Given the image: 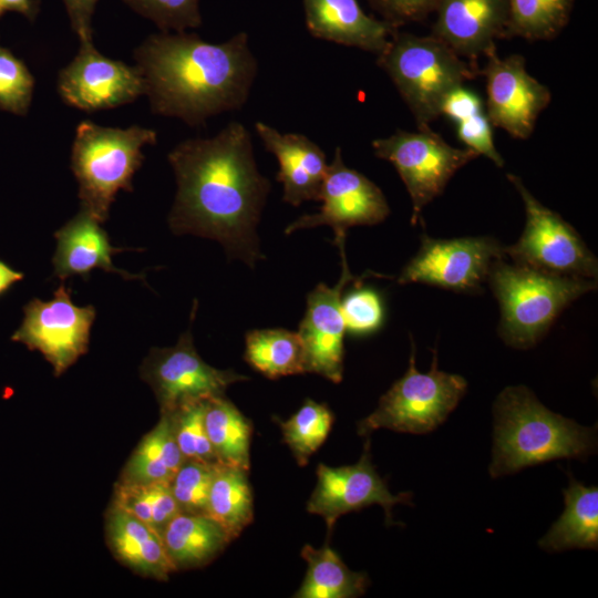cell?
Returning a JSON list of instances; mask_svg holds the SVG:
<instances>
[{"label":"cell","instance_id":"obj_1","mask_svg":"<svg viewBox=\"0 0 598 598\" xmlns=\"http://www.w3.org/2000/svg\"><path fill=\"white\" fill-rule=\"evenodd\" d=\"M168 162L177 183L173 233L215 239L229 258L254 268L262 259L257 226L270 182L258 171L248 128L233 121L213 137L185 140Z\"/></svg>","mask_w":598,"mask_h":598},{"label":"cell","instance_id":"obj_2","mask_svg":"<svg viewBox=\"0 0 598 598\" xmlns=\"http://www.w3.org/2000/svg\"><path fill=\"white\" fill-rule=\"evenodd\" d=\"M135 60L153 113L190 126L241 109L258 71L244 31L221 43L186 31L152 34L135 50Z\"/></svg>","mask_w":598,"mask_h":598},{"label":"cell","instance_id":"obj_3","mask_svg":"<svg viewBox=\"0 0 598 598\" xmlns=\"http://www.w3.org/2000/svg\"><path fill=\"white\" fill-rule=\"evenodd\" d=\"M493 477L556 458L585 460L592 453V429L545 408L524 385L508 386L494 404Z\"/></svg>","mask_w":598,"mask_h":598},{"label":"cell","instance_id":"obj_4","mask_svg":"<svg viewBox=\"0 0 598 598\" xmlns=\"http://www.w3.org/2000/svg\"><path fill=\"white\" fill-rule=\"evenodd\" d=\"M488 285L501 308L498 333L517 349L535 346L560 312L596 289L595 279L556 275L496 259Z\"/></svg>","mask_w":598,"mask_h":598},{"label":"cell","instance_id":"obj_5","mask_svg":"<svg viewBox=\"0 0 598 598\" xmlns=\"http://www.w3.org/2000/svg\"><path fill=\"white\" fill-rule=\"evenodd\" d=\"M156 141L155 131L138 125L120 128L80 123L71 167L79 183L81 209L104 223L117 192L133 190L132 178L144 159L142 148Z\"/></svg>","mask_w":598,"mask_h":598},{"label":"cell","instance_id":"obj_6","mask_svg":"<svg viewBox=\"0 0 598 598\" xmlns=\"http://www.w3.org/2000/svg\"><path fill=\"white\" fill-rule=\"evenodd\" d=\"M383 69L412 112L417 128L441 116L446 96L478 74L477 65L433 35L396 33L378 55Z\"/></svg>","mask_w":598,"mask_h":598},{"label":"cell","instance_id":"obj_7","mask_svg":"<svg viewBox=\"0 0 598 598\" xmlns=\"http://www.w3.org/2000/svg\"><path fill=\"white\" fill-rule=\"evenodd\" d=\"M410 365L404 375L380 398L378 408L358 423V434L369 435L378 429L424 434L436 429L455 409L467 383L457 374L437 369L436 352L431 370L415 367V344L411 338Z\"/></svg>","mask_w":598,"mask_h":598},{"label":"cell","instance_id":"obj_8","mask_svg":"<svg viewBox=\"0 0 598 598\" xmlns=\"http://www.w3.org/2000/svg\"><path fill=\"white\" fill-rule=\"evenodd\" d=\"M377 157L390 162L400 175L412 202L411 223L441 195L453 175L478 155L468 148L446 143L430 126L416 132L396 130L372 142Z\"/></svg>","mask_w":598,"mask_h":598},{"label":"cell","instance_id":"obj_9","mask_svg":"<svg viewBox=\"0 0 598 598\" xmlns=\"http://www.w3.org/2000/svg\"><path fill=\"white\" fill-rule=\"evenodd\" d=\"M507 178L522 197L526 220L522 236L504 247V254L517 265L596 280L597 258L575 228L538 202L518 176L507 174Z\"/></svg>","mask_w":598,"mask_h":598},{"label":"cell","instance_id":"obj_10","mask_svg":"<svg viewBox=\"0 0 598 598\" xmlns=\"http://www.w3.org/2000/svg\"><path fill=\"white\" fill-rule=\"evenodd\" d=\"M23 312V320L11 339L39 351L52 365L55 377L86 353L95 308L74 305L70 289L63 283L51 300L35 298L24 306Z\"/></svg>","mask_w":598,"mask_h":598},{"label":"cell","instance_id":"obj_11","mask_svg":"<svg viewBox=\"0 0 598 598\" xmlns=\"http://www.w3.org/2000/svg\"><path fill=\"white\" fill-rule=\"evenodd\" d=\"M346 235L336 234L333 243L341 257V276L333 287L318 283L307 296V309L299 323L298 334L303 348L305 372L319 374L334 383L342 380L346 324L341 309L344 289L361 282L375 272L355 277L346 256Z\"/></svg>","mask_w":598,"mask_h":598},{"label":"cell","instance_id":"obj_12","mask_svg":"<svg viewBox=\"0 0 598 598\" xmlns=\"http://www.w3.org/2000/svg\"><path fill=\"white\" fill-rule=\"evenodd\" d=\"M142 379L152 388L161 413L179 405L225 393L248 377L207 364L197 353L190 327L168 348H153L141 367Z\"/></svg>","mask_w":598,"mask_h":598},{"label":"cell","instance_id":"obj_13","mask_svg":"<svg viewBox=\"0 0 598 598\" xmlns=\"http://www.w3.org/2000/svg\"><path fill=\"white\" fill-rule=\"evenodd\" d=\"M492 237L435 239L422 236L416 255L404 266L398 282H417L456 292H478L492 264L504 256Z\"/></svg>","mask_w":598,"mask_h":598},{"label":"cell","instance_id":"obj_14","mask_svg":"<svg viewBox=\"0 0 598 598\" xmlns=\"http://www.w3.org/2000/svg\"><path fill=\"white\" fill-rule=\"evenodd\" d=\"M485 56L486 64L478 73L486 81L487 117L512 137L528 138L550 103L549 89L527 72L523 55L502 58L494 48Z\"/></svg>","mask_w":598,"mask_h":598},{"label":"cell","instance_id":"obj_15","mask_svg":"<svg viewBox=\"0 0 598 598\" xmlns=\"http://www.w3.org/2000/svg\"><path fill=\"white\" fill-rule=\"evenodd\" d=\"M319 202L322 206L318 213L298 217L287 226L285 234L322 225L330 226L334 235L347 234L350 227L377 225L390 214L383 192L362 173L344 164L339 146L328 164Z\"/></svg>","mask_w":598,"mask_h":598},{"label":"cell","instance_id":"obj_16","mask_svg":"<svg viewBox=\"0 0 598 598\" xmlns=\"http://www.w3.org/2000/svg\"><path fill=\"white\" fill-rule=\"evenodd\" d=\"M59 94L70 106L85 112L117 107L145 94L137 65L102 55L93 42H81L79 53L58 78Z\"/></svg>","mask_w":598,"mask_h":598},{"label":"cell","instance_id":"obj_17","mask_svg":"<svg viewBox=\"0 0 598 598\" xmlns=\"http://www.w3.org/2000/svg\"><path fill=\"white\" fill-rule=\"evenodd\" d=\"M411 498L409 492L398 495L390 493L371 462L368 439L358 463L340 467L319 464L317 484L307 503V511L320 515L330 534L340 516L373 504L383 507L386 524H392V507L400 503L412 505Z\"/></svg>","mask_w":598,"mask_h":598},{"label":"cell","instance_id":"obj_18","mask_svg":"<svg viewBox=\"0 0 598 598\" xmlns=\"http://www.w3.org/2000/svg\"><path fill=\"white\" fill-rule=\"evenodd\" d=\"M431 35L474 61L504 39L508 0H440Z\"/></svg>","mask_w":598,"mask_h":598},{"label":"cell","instance_id":"obj_19","mask_svg":"<svg viewBox=\"0 0 598 598\" xmlns=\"http://www.w3.org/2000/svg\"><path fill=\"white\" fill-rule=\"evenodd\" d=\"M255 130L279 163L277 181L283 186L282 200L292 206L319 200L328 168L322 148L303 134L280 133L264 122H257Z\"/></svg>","mask_w":598,"mask_h":598},{"label":"cell","instance_id":"obj_20","mask_svg":"<svg viewBox=\"0 0 598 598\" xmlns=\"http://www.w3.org/2000/svg\"><path fill=\"white\" fill-rule=\"evenodd\" d=\"M306 25L318 39L380 55L398 31L385 20L367 14L358 0H303Z\"/></svg>","mask_w":598,"mask_h":598},{"label":"cell","instance_id":"obj_21","mask_svg":"<svg viewBox=\"0 0 598 598\" xmlns=\"http://www.w3.org/2000/svg\"><path fill=\"white\" fill-rule=\"evenodd\" d=\"M54 237V275L62 281L71 276L87 279L96 268L117 274L126 280L144 278L143 275L131 274L113 265L112 257L127 248L112 246L101 223L83 209L56 230Z\"/></svg>","mask_w":598,"mask_h":598},{"label":"cell","instance_id":"obj_22","mask_svg":"<svg viewBox=\"0 0 598 598\" xmlns=\"http://www.w3.org/2000/svg\"><path fill=\"white\" fill-rule=\"evenodd\" d=\"M105 538L113 556L138 576L165 581L175 571L161 535L113 505L105 515Z\"/></svg>","mask_w":598,"mask_h":598},{"label":"cell","instance_id":"obj_23","mask_svg":"<svg viewBox=\"0 0 598 598\" xmlns=\"http://www.w3.org/2000/svg\"><path fill=\"white\" fill-rule=\"evenodd\" d=\"M161 537L175 570L207 565L231 542L205 514L178 513L162 529Z\"/></svg>","mask_w":598,"mask_h":598},{"label":"cell","instance_id":"obj_24","mask_svg":"<svg viewBox=\"0 0 598 598\" xmlns=\"http://www.w3.org/2000/svg\"><path fill=\"white\" fill-rule=\"evenodd\" d=\"M565 511L539 540L549 551L598 546V488L586 487L570 476L564 489Z\"/></svg>","mask_w":598,"mask_h":598},{"label":"cell","instance_id":"obj_25","mask_svg":"<svg viewBox=\"0 0 598 598\" xmlns=\"http://www.w3.org/2000/svg\"><path fill=\"white\" fill-rule=\"evenodd\" d=\"M171 417L161 413L157 424L144 435L128 457L118 481L124 483L171 482L183 462Z\"/></svg>","mask_w":598,"mask_h":598},{"label":"cell","instance_id":"obj_26","mask_svg":"<svg viewBox=\"0 0 598 598\" xmlns=\"http://www.w3.org/2000/svg\"><path fill=\"white\" fill-rule=\"evenodd\" d=\"M307 573L297 598H352L364 594L369 579L350 570L338 554L324 544L320 548L306 545L301 550Z\"/></svg>","mask_w":598,"mask_h":598},{"label":"cell","instance_id":"obj_27","mask_svg":"<svg viewBox=\"0 0 598 598\" xmlns=\"http://www.w3.org/2000/svg\"><path fill=\"white\" fill-rule=\"evenodd\" d=\"M246 470L218 463L210 486L207 515L227 533L230 540L252 522L254 499Z\"/></svg>","mask_w":598,"mask_h":598},{"label":"cell","instance_id":"obj_28","mask_svg":"<svg viewBox=\"0 0 598 598\" xmlns=\"http://www.w3.org/2000/svg\"><path fill=\"white\" fill-rule=\"evenodd\" d=\"M205 426L219 463L248 471L251 424L225 394L206 399Z\"/></svg>","mask_w":598,"mask_h":598},{"label":"cell","instance_id":"obj_29","mask_svg":"<svg viewBox=\"0 0 598 598\" xmlns=\"http://www.w3.org/2000/svg\"><path fill=\"white\" fill-rule=\"evenodd\" d=\"M245 361L268 379L305 373L303 348L298 332L257 329L245 337Z\"/></svg>","mask_w":598,"mask_h":598},{"label":"cell","instance_id":"obj_30","mask_svg":"<svg viewBox=\"0 0 598 598\" xmlns=\"http://www.w3.org/2000/svg\"><path fill=\"white\" fill-rule=\"evenodd\" d=\"M575 0H508L504 38L551 40L568 24Z\"/></svg>","mask_w":598,"mask_h":598},{"label":"cell","instance_id":"obj_31","mask_svg":"<svg viewBox=\"0 0 598 598\" xmlns=\"http://www.w3.org/2000/svg\"><path fill=\"white\" fill-rule=\"evenodd\" d=\"M111 505L133 515L159 535L179 508L168 482L124 483L114 486Z\"/></svg>","mask_w":598,"mask_h":598},{"label":"cell","instance_id":"obj_32","mask_svg":"<svg viewBox=\"0 0 598 598\" xmlns=\"http://www.w3.org/2000/svg\"><path fill=\"white\" fill-rule=\"evenodd\" d=\"M332 422L333 414L329 408L310 399L287 421L280 422L283 441L298 465H306L309 457L322 445Z\"/></svg>","mask_w":598,"mask_h":598},{"label":"cell","instance_id":"obj_33","mask_svg":"<svg viewBox=\"0 0 598 598\" xmlns=\"http://www.w3.org/2000/svg\"><path fill=\"white\" fill-rule=\"evenodd\" d=\"M206 399L184 403L167 414L177 446L185 460L218 464L205 426Z\"/></svg>","mask_w":598,"mask_h":598},{"label":"cell","instance_id":"obj_34","mask_svg":"<svg viewBox=\"0 0 598 598\" xmlns=\"http://www.w3.org/2000/svg\"><path fill=\"white\" fill-rule=\"evenodd\" d=\"M199 461L185 460L169 487L181 513L207 515L208 497L215 466Z\"/></svg>","mask_w":598,"mask_h":598},{"label":"cell","instance_id":"obj_35","mask_svg":"<svg viewBox=\"0 0 598 598\" xmlns=\"http://www.w3.org/2000/svg\"><path fill=\"white\" fill-rule=\"evenodd\" d=\"M133 11L151 20L161 32H185L202 24L199 0H123Z\"/></svg>","mask_w":598,"mask_h":598},{"label":"cell","instance_id":"obj_36","mask_svg":"<svg viewBox=\"0 0 598 598\" xmlns=\"http://www.w3.org/2000/svg\"><path fill=\"white\" fill-rule=\"evenodd\" d=\"M34 79L27 65L0 45V109L17 115L29 111Z\"/></svg>","mask_w":598,"mask_h":598},{"label":"cell","instance_id":"obj_37","mask_svg":"<svg viewBox=\"0 0 598 598\" xmlns=\"http://www.w3.org/2000/svg\"><path fill=\"white\" fill-rule=\"evenodd\" d=\"M362 282L343 295L341 309L346 330L353 336H365L377 331L383 322L384 309L379 292L361 287Z\"/></svg>","mask_w":598,"mask_h":598},{"label":"cell","instance_id":"obj_38","mask_svg":"<svg viewBox=\"0 0 598 598\" xmlns=\"http://www.w3.org/2000/svg\"><path fill=\"white\" fill-rule=\"evenodd\" d=\"M454 123L458 140L466 148L487 157L498 167L504 166V159L494 143L493 125L483 107L458 117Z\"/></svg>","mask_w":598,"mask_h":598},{"label":"cell","instance_id":"obj_39","mask_svg":"<svg viewBox=\"0 0 598 598\" xmlns=\"http://www.w3.org/2000/svg\"><path fill=\"white\" fill-rule=\"evenodd\" d=\"M384 20L399 27L401 23L422 20L435 11L440 0H371Z\"/></svg>","mask_w":598,"mask_h":598},{"label":"cell","instance_id":"obj_40","mask_svg":"<svg viewBox=\"0 0 598 598\" xmlns=\"http://www.w3.org/2000/svg\"><path fill=\"white\" fill-rule=\"evenodd\" d=\"M80 42H93L92 20L99 0H62Z\"/></svg>","mask_w":598,"mask_h":598},{"label":"cell","instance_id":"obj_41","mask_svg":"<svg viewBox=\"0 0 598 598\" xmlns=\"http://www.w3.org/2000/svg\"><path fill=\"white\" fill-rule=\"evenodd\" d=\"M40 0H0V18L7 12H18L34 21L40 12Z\"/></svg>","mask_w":598,"mask_h":598},{"label":"cell","instance_id":"obj_42","mask_svg":"<svg viewBox=\"0 0 598 598\" xmlns=\"http://www.w3.org/2000/svg\"><path fill=\"white\" fill-rule=\"evenodd\" d=\"M23 278V274L17 271L0 261V293L9 289L13 283L20 281Z\"/></svg>","mask_w":598,"mask_h":598}]
</instances>
